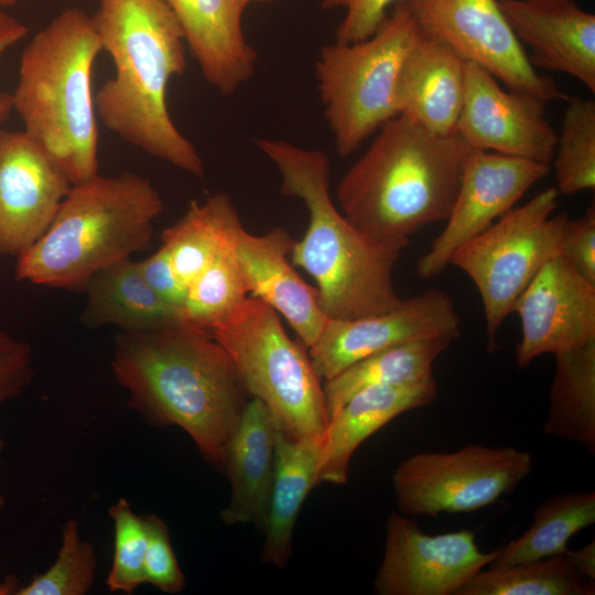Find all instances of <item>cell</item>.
<instances>
[{
	"label": "cell",
	"instance_id": "6da1fadb",
	"mask_svg": "<svg viewBox=\"0 0 595 595\" xmlns=\"http://www.w3.org/2000/svg\"><path fill=\"white\" fill-rule=\"evenodd\" d=\"M111 366L131 409L153 426L181 428L204 459L223 470L227 440L246 402L231 359L208 332L121 331Z\"/></svg>",
	"mask_w": 595,
	"mask_h": 595
},
{
	"label": "cell",
	"instance_id": "7a4b0ae2",
	"mask_svg": "<svg viewBox=\"0 0 595 595\" xmlns=\"http://www.w3.org/2000/svg\"><path fill=\"white\" fill-rule=\"evenodd\" d=\"M113 77L94 96L97 117L111 132L196 177L203 160L167 108L170 80L186 69L184 37L164 0H99L93 15Z\"/></svg>",
	"mask_w": 595,
	"mask_h": 595
},
{
	"label": "cell",
	"instance_id": "3957f363",
	"mask_svg": "<svg viewBox=\"0 0 595 595\" xmlns=\"http://www.w3.org/2000/svg\"><path fill=\"white\" fill-rule=\"evenodd\" d=\"M473 150L458 133L437 136L399 115L340 178V212L372 240L403 249L423 227L447 220Z\"/></svg>",
	"mask_w": 595,
	"mask_h": 595
},
{
	"label": "cell",
	"instance_id": "277c9868",
	"mask_svg": "<svg viewBox=\"0 0 595 595\" xmlns=\"http://www.w3.org/2000/svg\"><path fill=\"white\" fill-rule=\"evenodd\" d=\"M255 144L279 171L281 193L307 208V229L294 240L290 257L316 282L325 315L353 320L397 307L402 299L392 271L402 249L372 240L335 206L326 153L275 138H258Z\"/></svg>",
	"mask_w": 595,
	"mask_h": 595
},
{
	"label": "cell",
	"instance_id": "5b68a950",
	"mask_svg": "<svg viewBox=\"0 0 595 595\" xmlns=\"http://www.w3.org/2000/svg\"><path fill=\"white\" fill-rule=\"evenodd\" d=\"M101 51L93 15L67 8L25 46L11 94L23 131L72 185L98 174L91 74Z\"/></svg>",
	"mask_w": 595,
	"mask_h": 595
},
{
	"label": "cell",
	"instance_id": "8992f818",
	"mask_svg": "<svg viewBox=\"0 0 595 595\" xmlns=\"http://www.w3.org/2000/svg\"><path fill=\"white\" fill-rule=\"evenodd\" d=\"M163 209L159 191L137 173L72 185L46 231L17 258L15 279L84 289L99 271L147 248Z\"/></svg>",
	"mask_w": 595,
	"mask_h": 595
},
{
	"label": "cell",
	"instance_id": "52a82bcc",
	"mask_svg": "<svg viewBox=\"0 0 595 595\" xmlns=\"http://www.w3.org/2000/svg\"><path fill=\"white\" fill-rule=\"evenodd\" d=\"M420 34L409 7L401 2L370 37L355 43L335 41L321 48L315 79L339 156L353 154L400 115L399 73Z\"/></svg>",
	"mask_w": 595,
	"mask_h": 595
},
{
	"label": "cell",
	"instance_id": "ba28073f",
	"mask_svg": "<svg viewBox=\"0 0 595 595\" xmlns=\"http://www.w3.org/2000/svg\"><path fill=\"white\" fill-rule=\"evenodd\" d=\"M226 350L242 388L261 400L294 440L325 439L323 383L310 355L285 333L279 314L247 300L208 332Z\"/></svg>",
	"mask_w": 595,
	"mask_h": 595
},
{
	"label": "cell",
	"instance_id": "9c48e42d",
	"mask_svg": "<svg viewBox=\"0 0 595 595\" xmlns=\"http://www.w3.org/2000/svg\"><path fill=\"white\" fill-rule=\"evenodd\" d=\"M556 187H548L510 209L461 248L451 263L476 285L483 302L488 347L496 349L499 327L540 269L560 253L566 214L553 216Z\"/></svg>",
	"mask_w": 595,
	"mask_h": 595
},
{
	"label": "cell",
	"instance_id": "30bf717a",
	"mask_svg": "<svg viewBox=\"0 0 595 595\" xmlns=\"http://www.w3.org/2000/svg\"><path fill=\"white\" fill-rule=\"evenodd\" d=\"M532 456L515 447L469 444L450 453H416L392 474L405 516L472 512L511 493L531 472Z\"/></svg>",
	"mask_w": 595,
	"mask_h": 595
},
{
	"label": "cell",
	"instance_id": "8fae6325",
	"mask_svg": "<svg viewBox=\"0 0 595 595\" xmlns=\"http://www.w3.org/2000/svg\"><path fill=\"white\" fill-rule=\"evenodd\" d=\"M421 32L454 51L463 61L489 72L509 89L544 102L569 97L530 63L498 0H408Z\"/></svg>",
	"mask_w": 595,
	"mask_h": 595
},
{
	"label": "cell",
	"instance_id": "7c38bea8",
	"mask_svg": "<svg viewBox=\"0 0 595 595\" xmlns=\"http://www.w3.org/2000/svg\"><path fill=\"white\" fill-rule=\"evenodd\" d=\"M495 550L482 552L468 529L426 534L403 513L386 521L385 550L374 588L378 595H456L488 566Z\"/></svg>",
	"mask_w": 595,
	"mask_h": 595
},
{
	"label": "cell",
	"instance_id": "4fadbf2b",
	"mask_svg": "<svg viewBox=\"0 0 595 595\" xmlns=\"http://www.w3.org/2000/svg\"><path fill=\"white\" fill-rule=\"evenodd\" d=\"M549 172V164L473 150L465 163L446 226L419 258L418 274L429 279L443 272L458 248L512 209Z\"/></svg>",
	"mask_w": 595,
	"mask_h": 595
},
{
	"label": "cell",
	"instance_id": "5bb4252c",
	"mask_svg": "<svg viewBox=\"0 0 595 595\" xmlns=\"http://www.w3.org/2000/svg\"><path fill=\"white\" fill-rule=\"evenodd\" d=\"M461 320L452 298L430 289L405 299L386 313L353 318H328L309 348L312 365L322 381L354 363L402 343L447 337L457 339Z\"/></svg>",
	"mask_w": 595,
	"mask_h": 595
},
{
	"label": "cell",
	"instance_id": "9a60e30c",
	"mask_svg": "<svg viewBox=\"0 0 595 595\" xmlns=\"http://www.w3.org/2000/svg\"><path fill=\"white\" fill-rule=\"evenodd\" d=\"M543 100L500 87L483 67L465 63V95L457 133L474 150L549 164L558 133L544 116Z\"/></svg>",
	"mask_w": 595,
	"mask_h": 595
},
{
	"label": "cell",
	"instance_id": "2e32d148",
	"mask_svg": "<svg viewBox=\"0 0 595 595\" xmlns=\"http://www.w3.org/2000/svg\"><path fill=\"white\" fill-rule=\"evenodd\" d=\"M521 323L519 369L543 354L595 339V284L558 253L545 262L513 304Z\"/></svg>",
	"mask_w": 595,
	"mask_h": 595
},
{
	"label": "cell",
	"instance_id": "e0dca14e",
	"mask_svg": "<svg viewBox=\"0 0 595 595\" xmlns=\"http://www.w3.org/2000/svg\"><path fill=\"white\" fill-rule=\"evenodd\" d=\"M72 184L24 132L0 130V255L19 257L48 228Z\"/></svg>",
	"mask_w": 595,
	"mask_h": 595
},
{
	"label": "cell",
	"instance_id": "ac0fdd59",
	"mask_svg": "<svg viewBox=\"0 0 595 595\" xmlns=\"http://www.w3.org/2000/svg\"><path fill=\"white\" fill-rule=\"evenodd\" d=\"M534 67L565 73L595 93V15L573 0H498Z\"/></svg>",
	"mask_w": 595,
	"mask_h": 595
},
{
	"label": "cell",
	"instance_id": "d6986e66",
	"mask_svg": "<svg viewBox=\"0 0 595 595\" xmlns=\"http://www.w3.org/2000/svg\"><path fill=\"white\" fill-rule=\"evenodd\" d=\"M294 239L282 227L253 235L244 227L235 242V255L249 296L282 315L302 344L310 348L328 317L323 312L316 288L307 284L289 261Z\"/></svg>",
	"mask_w": 595,
	"mask_h": 595
},
{
	"label": "cell",
	"instance_id": "ffe728a7",
	"mask_svg": "<svg viewBox=\"0 0 595 595\" xmlns=\"http://www.w3.org/2000/svg\"><path fill=\"white\" fill-rule=\"evenodd\" d=\"M209 86L231 95L255 74L258 54L242 29L237 0H164Z\"/></svg>",
	"mask_w": 595,
	"mask_h": 595
},
{
	"label": "cell",
	"instance_id": "44dd1931",
	"mask_svg": "<svg viewBox=\"0 0 595 595\" xmlns=\"http://www.w3.org/2000/svg\"><path fill=\"white\" fill-rule=\"evenodd\" d=\"M465 61L421 32L397 83L399 112L437 136L457 133L465 95Z\"/></svg>",
	"mask_w": 595,
	"mask_h": 595
},
{
	"label": "cell",
	"instance_id": "7402d4cb",
	"mask_svg": "<svg viewBox=\"0 0 595 595\" xmlns=\"http://www.w3.org/2000/svg\"><path fill=\"white\" fill-rule=\"evenodd\" d=\"M436 397L433 376L408 385L371 386L353 394L328 421L318 484H345L350 459L366 439L398 415L430 405Z\"/></svg>",
	"mask_w": 595,
	"mask_h": 595
},
{
	"label": "cell",
	"instance_id": "603a6c76",
	"mask_svg": "<svg viewBox=\"0 0 595 595\" xmlns=\"http://www.w3.org/2000/svg\"><path fill=\"white\" fill-rule=\"evenodd\" d=\"M277 423L268 407L253 398L245 403L224 453L223 470L231 496L220 517L225 524L261 528L274 470Z\"/></svg>",
	"mask_w": 595,
	"mask_h": 595
},
{
	"label": "cell",
	"instance_id": "cb8c5ba5",
	"mask_svg": "<svg viewBox=\"0 0 595 595\" xmlns=\"http://www.w3.org/2000/svg\"><path fill=\"white\" fill-rule=\"evenodd\" d=\"M325 439L294 440L275 429L274 470L262 522L261 560L278 569L291 556L294 527L309 493L318 485Z\"/></svg>",
	"mask_w": 595,
	"mask_h": 595
},
{
	"label": "cell",
	"instance_id": "d4e9b609",
	"mask_svg": "<svg viewBox=\"0 0 595 595\" xmlns=\"http://www.w3.org/2000/svg\"><path fill=\"white\" fill-rule=\"evenodd\" d=\"M87 300L82 323L147 332L186 326L181 309L158 295L131 258L96 273L84 288ZM187 327V326H186Z\"/></svg>",
	"mask_w": 595,
	"mask_h": 595
},
{
	"label": "cell",
	"instance_id": "484cf974",
	"mask_svg": "<svg viewBox=\"0 0 595 595\" xmlns=\"http://www.w3.org/2000/svg\"><path fill=\"white\" fill-rule=\"evenodd\" d=\"M242 227L230 197L215 193L202 203L192 202L186 213L162 231V246L186 289L224 248L235 242Z\"/></svg>",
	"mask_w": 595,
	"mask_h": 595
},
{
	"label": "cell",
	"instance_id": "4316f807",
	"mask_svg": "<svg viewBox=\"0 0 595 595\" xmlns=\"http://www.w3.org/2000/svg\"><path fill=\"white\" fill-rule=\"evenodd\" d=\"M447 337L416 339L382 349L323 381L328 421L356 392L371 386L419 382L433 376L435 359L452 344Z\"/></svg>",
	"mask_w": 595,
	"mask_h": 595
},
{
	"label": "cell",
	"instance_id": "83f0119b",
	"mask_svg": "<svg viewBox=\"0 0 595 595\" xmlns=\"http://www.w3.org/2000/svg\"><path fill=\"white\" fill-rule=\"evenodd\" d=\"M544 432L595 453V339L560 351Z\"/></svg>",
	"mask_w": 595,
	"mask_h": 595
},
{
	"label": "cell",
	"instance_id": "f1b7e54d",
	"mask_svg": "<svg viewBox=\"0 0 595 595\" xmlns=\"http://www.w3.org/2000/svg\"><path fill=\"white\" fill-rule=\"evenodd\" d=\"M595 522V493H560L542 501L520 537L495 550L488 569L506 567L559 554L569 540Z\"/></svg>",
	"mask_w": 595,
	"mask_h": 595
},
{
	"label": "cell",
	"instance_id": "f546056e",
	"mask_svg": "<svg viewBox=\"0 0 595 595\" xmlns=\"http://www.w3.org/2000/svg\"><path fill=\"white\" fill-rule=\"evenodd\" d=\"M594 591V582L580 575L563 553L482 570L456 595H593Z\"/></svg>",
	"mask_w": 595,
	"mask_h": 595
},
{
	"label": "cell",
	"instance_id": "4dcf8cb0",
	"mask_svg": "<svg viewBox=\"0 0 595 595\" xmlns=\"http://www.w3.org/2000/svg\"><path fill=\"white\" fill-rule=\"evenodd\" d=\"M235 242L224 248L188 284L182 305L187 327L209 332L228 318L249 296L235 255Z\"/></svg>",
	"mask_w": 595,
	"mask_h": 595
},
{
	"label": "cell",
	"instance_id": "1f68e13d",
	"mask_svg": "<svg viewBox=\"0 0 595 595\" xmlns=\"http://www.w3.org/2000/svg\"><path fill=\"white\" fill-rule=\"evenodd\" d=\"M553 163L558 192L572 195L595 188V102L569 97Z\"/></svg>",
	"mask_w": 595,
	"mask_h": 595
},
{
	"label": "cell",
	"instance_id": "d6a6232c",
	"mask_svg": "<svg viewBox=\"0 0 595 595\" xmlns=\"http://www.w3.org/2000/svg\"><path fill=\"white\" fill-rule=\"evenodd\" d=\"M96 567L94 547L82 538L78 521L69 519L64 524L54 563L20 586L17 595H85L94 584Z\"/></svg>",
	"mask_w": 595,
	"mask_h": 595
},
{
	"label": "cell",
	"instance_id": "836d02e7",
	"mask_svg": "<svg viewBox=\"0 0 595 595\" xmlns=\"http://www.w3.org/2000/svg\"><path fill=\"white\" fill-rule=\"evenodd\" d=\"M113 522V556L106 577L110 592L131 594L144 580L147 526L126 498H119L109 509Z\"/></svg>",
	"mask_w": 595,
	"mask_h": 595
},
{
	"label": "cell",
	"instance_id": "e575fe53",
	"mask_svg": "<svg viewBox=\"0 0 595 595\" xmlns=\"http://www.w3.org/2000/svg\"><path fill=\"white\" fill-rule=\"evenodd\" d=\"M144 517L148 539L144 556V580L167 594L181 593L186 578L176 560L169 527L155 513Z\"/></svg>",
	"mask_w": 595,
	"mask_h": 595
},
{
	"label": "cell",
	"instance_id": "d590c367",
	"mask_svg": "<svg viewBox=\"0 0 595 595\" xmlns=\"http://www.w3.org/2000/svg\"><path fill=\"white\" fill-rule=\"evenodd\" d=\"M408 0H322L324 10L345 9V17L336 29V40L355 43L370 37L389 14V8Z\"/></svg>",
	"mask_w": 595,
	"mask_h": 595
},
{
	"label": "cell",
	"instance_id": "8d00e7d4",
	"mask_svg": "<svg viewBox=\"0 0 595 595\" xmlns=\"http://www.w3.org/2000/svg\"><path fill=\"white\" fill-rule=\"evenodd\" d=\"M560 253L588 282L595 284V206L563 225Z\"/></svg>",
	"mask_w": 595,
	"mask_h": 595
},
{
	"label": "cell",
	"instance_id": "74e56055",
	"mask_svg": "<svg viewBox=\"0 0 595 595\" xmlns=\"http://www.w3.org/2000/svg\"><path fill=\"white\" fill-rule=\"evenodd\" d=\"M33 376L30 345L0 333V409L19 397L31 383Z\"/></svg>",
	"mask_w": 595,
	"mask_h": 595
},
{
	"label": "cell",
	"instance_id": "f35d334b",
	"mask_svg": "<svg viewBox=\"0 0 595 595\" xmlns=\"http://www.w3.org/2000/svg\"><path fill=\"white\" fill-rule=\"evenodd\" d=\"M138 262L150 288L182 311L186 288L177 278L167 250L161 245L154 253Z\"/></svg>",
	"mask_w": 595,
	"mask_h": 595
},
{
	"label": "cell",
	"instance_id": "ab89813d",
	"mask_svg": "<svg viewBox=\"0 0 595 595\" xmlns=\"http://www.w3.org/2000/svg\"><path fill=\"white\" fill-rule=\"evenodd\" d=\"M28 26L17 18L0 10V58L13 45L26 36ZM13 110L12 95L0 93V126Z\"/></svg>",
	"mask_w": 595,
	"mask_h": 595
},
{
	"label": "cell",
	"instance_id": "60d3db41",
	"mask_svg": "<svg viewBox=\"0 0 595 595\" xmlns=\"http://www.w3.org/2000/svg\"><path fill=\"white\" fill-rule=\"evenodd\" d=\"M564 554L569 558L575 570L584 578L595 582V543L592 541L582 549H566Z\"/></svg>",
	"mask_w": 595,
	"mask_h": 595
},
{
	"label": "cell",
	"instance_id": "b9f144b4",
	"mask_svg": "<svg viewBox=\"0 0 595 595\" xmlns=\"http://www.w3.org/2000/svg\"><path fill=\"white\" fill-rule=\"evenodd\" d=\"M19 588L20 580L13 574L6 575L0 582V595H17Z\"/></svg>",
	"mask_w": 595,
	"mask_h": 595
},
{
	"label": "cell",
	"instance_id": "7bdbcfd3",
	"mask_svg": "<svg viewBox=\"0 0 595 595\" xmlns=\"http://www.w3.org/2000/svg\"><path fill=\"white\" fill-rule=\"evenodd\" d=\"M239 3H241L245 8H247L251 3H258V2H270L272 0H237Z\"/></svg>",
	"mask_w": 595,
	"mask_h": 595
},
{
	"label": "cell",
	"instance_id": "ee69618b",
	"mask_svg": "<svg viewBox=\"0 0 595 595\" xmlns=\"http://www.w3.org/2000/svg\"><path fill=\"white\" fill-rule=\"evenodd\" d=\"M19 0H0V6H3V7L13 6Z\"/></svg>",
	"mask_w": 595,
	"mask_h": 595
},
{
	"label": "cell",
	"instance_id": "f6af8a7d",
	"mask_svg": "<svg viewBox=\"0 0 595 595\" xmlns=\"http://www.w3.org/2000/svg\"><path fill=\"white\" fill-rule=\"evenodd\" d=\"M4 504H6V499L2 495H0V510L3 508Z\"/></svg>",
	"mask_w": 595,
	"mask_h": 595
},
{
	"label": "cell",
	"instance_id": "bcb514c9",
	"mask_svg": "<svg viewBox=\"0 0 595 595\" xmlns=\"http://www.w3.org/2000/svg\"><path fill=\"white\" fill-rule=\"evenodd\" d=\"M3 448H4V441L0 437V456L3 452Z\"/></svg>",
	"mask_w": 595,
	"mask_h": 595
}]
</instances>
